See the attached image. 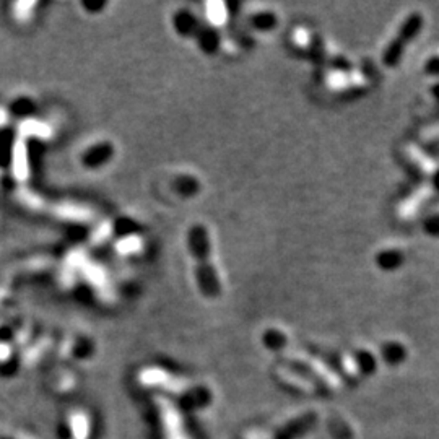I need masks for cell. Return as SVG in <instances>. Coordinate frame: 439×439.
I'll return each mask as SVG.
<instances>
[{"instance_id":"cell-1","label":"cell","mask_w":439,"mask_h":439,"mask_svg":"<svg viewBox=\"0 0 439 439\" xmlns=\"http://www.w3.org/2000/svg\"><path fill=\"white\" fill-rule=\"evenodd\" d=\"M210 239L208 231L203 225H196L189 231V251L196 263V277L198 288L202 295L207 298L220 296L221 286L218 275L213 267L212 257H210Z\"/></svg>"},{"instance_id":"cell-2","label":"cell","mask_w":439,"mask_h":439,"mask_svg":"<svg viewBox=\"0 0 439 439\" xmlns=\"http://www.w3.org/2000/svg\"><path fill=\"white\" fill-rule=\"evenodd\" d=\"M208 16L215 25H223L228 20V10L223 4H208Z\"/></svg>"}]
</instances>
